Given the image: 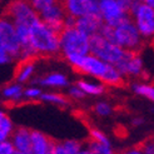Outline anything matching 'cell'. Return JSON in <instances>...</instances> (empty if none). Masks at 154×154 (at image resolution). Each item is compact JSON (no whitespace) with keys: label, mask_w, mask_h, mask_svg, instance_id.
Returning a JSON list of instances; mask_svg holds the SVG:
<instances>
[{"label":"cell","mask_w":154,"mask_h":154,"mask_svg":"<svg viewBox=\"0 0 154 154\" xmlns=\"http://www.w3.org/2000/svg\"><path fill=\"white\" fill-rule=\"evenodd\" d=\"M32 130L25 127H18L13 130L10 135V142L13 143L15 150L23 154H32Z\"/></svg>","instance_id":"cell-14"},{"label":"cell","mask_w":154,"mask_h":154,"mask_svg":"<svg viewBox=\"0 0 154 154\" xmlns=\"http://www.w3.org/2000/svg\"><path fill=\"white\" fill-rule=\"evenodd\" d=\"M39 100L45 102V103H50V104H55L59 106L69 105V98H66L65 95H61L59 93H53V91H43Z\"/></svg>","instance_id":"cell-20"},{"label":"cell","mask_w":154,"mask_h":154,"mask_svg":"<svg viewBox=\"0 0 154 154\" xmlns=\"http://www.w3.org/2000/svg\"><path fill=\"white\" fill-rule=\"evenodd\" d=\"M89 139L91 140H95V142H99V143H103V144H110L108 137L97 128H90L89 129Z\"/></svg>","instance_id":"cell-28"},{"label":"cell","mask_w":154,"mask_h":154,"mask_svg":"<svg viewBox=\"0 0 154 154\" xmlns=\"http://www.w3.org/2000/svg\"><path fill=\"white\" fill-rule=\"evenodd\" d=\"M30 44L38 57H57L60 54L59 34L49 29L44 23L36 19L30 24Z\"/></svg>","instance_id":"cell-1"},{"label":"cell","mask_w":154,"mask_h":154,"mask_svg":"<svg viewBox=\"0 0 154 154\" xmlns=\"http://www.w3.org/2000/svg\"><path fill=\"white\" fill-rule=\"evenodd\" d=\"M11 61H14V59L11 58V55L2 47V45H0V65L10 64Z\"/></svg>","instance_id":"cell-31"},{"label":"cell","mask_w":154,"mask_h":154,"mask_svg":"<svg viewBox=\"0 0 154 154\" xmlns=\"http://www.w3.org/2000/svg\"><path fill=\"white\" fill-rule=\"evenodd\" d=\"M15 152V148L10 139L0 142V154H13Z\"/></svg>","instance_id":"cell-30"},{"label":"cell","mask_w":154,"mask_h":154,"mask_svg":"<svg viewBox=\"0 0 154 154\" xmlns=\"http://www.w3.org/2000/svg\"><path fill=\"white\" fill-rule=\"evenodd\" d=\"M15 129L11 119L8 117V114L3 118L2 123H0V142H4L10 139V135L13 133V130Z\"/></svg>","instance_id":"cell-23"},{"label":"cell","mask_w":154,"mask_h":154,"mask_svg":"<svg viewBox=\"0 0 154 154\" xmlns=\"http://www.w3.org/2000/svg\"><path fill=\"white\" fill-rule=\"evenodd\" d=\"M94 113L100 115V117H108V115H110L113 113V108L106 102H98L94 105Z\"/></svg>","instance_id":"cell-27"},{"label":"cell","mask_w":154,"mask_h":154,"mask_svg":"<svg viewBox=\"0 0 154 154\" xmlns=\"http://www.w3.org/2000/svg\"><path fill=\"white\" fill-rule=\"evenodd\" d=\"M135 2H137V0H117V3L122 8V10L128 13V14L130 13V10H132V8H133V5H134Z\"/></svg>","instance_id":"cell-32"},{"label":"cell","mask_w":154,"mask_h":154,"mask_svg":"<svg viewBox=\"0 0 154 154\" xmlns=\"http://www.w3.org/2000/svg\"><path fill=\"white\" fill-rule=\"evenodd\" d=\"M59 47L60 54L64 58L72 54L85 55L90 53L89 49V36L83 34L75 26L64 28L59 34Z\"/></svg>","instance_id":"cell-2"},{"label":"cell","mask_w":154,"mask_h":154,"mask_svg":"<svg viewBox=\"0 0 154 154\" xmlns=\"http://www.w3.org/2000/svg\"><path fill=\"white\" fill-rule=\"evenodd\" d=\"M13 154H23V153H20V152H18V150H15Z\"/></svg>","instance_id":"cell-39"},{"label":"cell","mask_w":154,"mask_h":154,"mask_svg":"<svg viewBox=\"0 0 154 154\" xmlns=\"http://www.w3.org/2000/svg\"><path fill=\"white\" fill-rule=\"evenodd\" d=\"M28 2L38 14H40L42 11L47 10L48 8H50L54 4H57L58 2H60V0H28Z\"/></svg>","instance_id":"cell-24"},{"label":"cell","mask_w":154,"mask_h":154,"mask_svg":"<svg viewBox=\"0 0 154 154\" xmlns=\"http://www.w3.org/2000/svg\"><path fill=\"white\" fill-rule=\"evenodd\" d=\"M65 10L61 2H58L57 4L51 5L47 10H44L39 14L40 20L47 25L53 32L58 34L61 33V30L64 29V19H65Z\"/></svg>","instance_id":"cell-11"},{"label":"cell","mask_w":154,"mask_h":154,"mask_svg":"<svg viewBox=\"0 0 154 154\" xmlns=\"http://www.w3.org/2000/svg\"><path fill=\"white\" fill-rule=\"evenodd\" d=\"M137 2H139V3H144V0H137Z\"/></svg>","instance_id":"cell-40"},{"label":"cell","mask_w":154,"mask_h":154,"mask_svg":"<svg viewBox=\"0 0 154 154\" xmlns=\"http://www.w3.org/2000/svg\"><path fill=\"white\" fill-rule=\"evenodd\" d=\"M32 154H50L55 140L39 130H32Z\"/></svg>","instance_id":"cell-15"},{"label":"cell","mask_w":154,"mask_h":154,"mask_svg":"<svg viewBox=\"0 0 154 154\" xmlns=\"http://www.w3.org/2000/svg\"><path fill=\"white\" fill-rule=\"evenodd\" d=\"M143 38L132 19L114 28V44L124 50L139 53L143 47Z\"/></svg>","instance_id":"cell-5"},{"label":"cell","mask_w":154,"mask_h":154,"mask_svg":"<svg viewBox=\"0 0 154 154\" xmlns=\"http://www.w3.org/2000/svg\"><path fill=\"white\" fill-rule=\"evenodd\" d=\"M61 145H63V149H64L65 154H79L80 150L83 149L82 143L78 140H74V139L61 142Z\"/></svg>","instance_id":"cell-25"},{"label":"cell","mask_w":154,"mask_h":154,"mask_svg":"<svg viewBox=\"0 0 154 154\" xmlns=\"http://www.w3.org/2000/svg\"><path fill=\"white\" fill-rule=\"evenodd\" d=\"M75 84L85 93V95H102L106 90L103 83H94L85 79H79Z\"/></svg>","instance_id":"cell-19"},{"label":"cell","mask_w":154,"mask_h":154,"mask_svg":"<svg viewBox=\"0 0 154 154\" xmlns=\"http://www.w3.org/2000/svg\"><path fill=\"white\" fill-rule=\"evenodd\" d=\"M144 4H147L149 6H152L154 9V0H144Z\"/></svg>","instance_id":"cell-36"},{"label":"cell","mask_w":154,"mask_h":154,"mask_svg":"<svg viewBox=\"0 0 154 154\" xmlns=\"http://www.w3.org/2000/svg\"><path fill=\"white\" fill-rule=\"evenodd\" d=\"M132 89L135 94L154 102V85L145 84V83H134L132 85Z\"/></svg>","instance_id":"cell-22"},{"label":"cell","mask_w":154,"mask_h":154,"mask_svg":"<svg viewBox=\"0 0 154 154\" xmlns=\"http://www.w3.org/2000/svg\"><path fill=\"white\" fill-rule=\"evenodd\" d=\"M103 24H104L103 19L98 11V13H91V14L83 15L80 18H76L75 28L80 30L83 34L91 36V35L99 33V29L102 28Z\"/></svg>","instance_id":"cell-13"},{"label":"cell","mask_w":154,"mask_h":154,"mask_svg":"<svg viewBox=\"0 0 154 154\" xmlns=\"http://www.w3.org/2000/svg\"><path fill=\"white\" fill-rule=\"evenodd\" d=\"M4 15L13 20L14 24H26L30 25L36 19H39L38 14L28 0H13L5 8Z\"/></svg>","instance_id":"cell-8"},{"label":"cell","mask_w":154,"mask_h":154,"mask_svg":"<svg viewBox=\"0 0 154 154\" xmlns=\"http://www.w3.org/2000/svg\"><path fill=\"white\" fill-rule=\"evenodd\" d=\"M115 68L120 72V74L124 76H133V78H138V76H143V59L140 58L139 53L137 51H129L125 50L123 58L114 65Z\"/></svg>","instance_id":"cell-10"},{"label":"cell","mask_w":154,"mask_h":154,"mask_svg":"<svg viewBox=\"0 0 154 154\" xmlns=\"http://www.w3.org/2000/svg\"><path fill=\"white\" fill-rule=\"evenodd\" d=\"M129 14L143 39H153L154 38V9L153 8L144 3L135 2Z\"/></svg>","instance_id":"cell-6"},{"label":"cell","mask_w":154,"mask_h":154,"mask_svg":"<svg viewBox=\"0 0 154 154\" xmlns=\"http://www.w3.org/2000/svg\"><path fill=\"white\" fill-rule=\"evenodd\" d=\"M68 95H69V98L74 99V100H80V99H84L87 97L85 93H84V91L76 85V84H74V85H72L70 88H69Z\"/></svg>","instance_id":"cell-29"},{"label":"cell","mask_w":154,"mask_h":154,"mask_svg":"<svg viewBox=\"0 0 154 154\" xmlns=\"http://www.w3.org/2000/svg\"><path fill=\"white\" fill-rule=\"evenodd\" d=\"M79 154H89V152H88L85 148H84V149H82V150H80V153H79Z\"/></svg>","instance_id":"cell-38"},{"label":"cell","mask_w":154,"mask_h":154,"mask_svg":"<svg viewBox=\"0 0 154 154\" xmlns=\"http://www.w3.org/2000/svg\"><path fill=\"white\" fill-rule=\"evenodd\" d=\"M69 64H70L76 72L90 75L93 78L103 80L104 75L106 74L109 65L105 61L100 60L99 58L94 57L93 54H85V55H79V54H72L64 58Z\"/></svg>","instance_id":"cell-3"},{"label":"cell","mask_w":154,"mask_h":154,"mask_svg":"<svg viewBox=\"0 0 154 154\" xmlns=\"http://www.w3.org/2000/svg\"><path fill=\"white\" fill-rule=\"evenodd\" d=\"M0 45L10 54L14 60H19L21 45L13 20L5 15L0 17Z\"/></svg>","instance_id":"cell-7"},{"label":"cell","mask_w":154,"mask_h":154,"mask_svg":"<svg viewBox=\"0 0 154 154\" xmlns=\"http://www.w3.org/2000/svg\"><path fill=\"white\" fill-rule=\"evenodd\" d=\"M69 80L65 74L61 73H49L40 78H33L32 85H42L48 88H65L68 87Z\"/></svg>","instance_id":"cell-16"},{"label":"cell","mask_w":154,"mask_h":154,"mask_svg":"<svg viewBox=\"0 0 154 154\" xmlns=\"http://www.w3.org/2000/svg\"><path fill=\"white\" fill-rule=\"evenodd\" d=\"M97 2H99V0H97Z\"/></svg>","instance_id":"cell-41"},{"label":"cell","mask_w":154,"mask_h":154,"mask_svg":"<svg viewBox=\"0 0 154 154\" xmlns=\"http://www.w3.org/2000/svg\"><path fill=\"white\" fill-rule=\"evenodd\" d=\"M115 154H144L140 145H135V147H130V148H127V149H123V150H119Z\"/></svg>","instance_id":"cell-33"},{"label":"cell","mask_w":154,"mask_h":154,"mask_svg":"<svg viewBox=\"0 0 154 154\" xmlns=\"http://www.w3.org/2000/svg\"><path fill=\"white\" fill-rule=\"evenodd\" d=\"M144 123V119L143 118H140V117H137V118H133V120H132V124L134 125V127H139V125H142Z\"/></svg>","instance_id":"cell-35"},{"label":"cell","mask_w":154,"mask_h":154,"mask_svg":"<svg viewBox=\"0 0 154 154\" xmlns=\"http://www.w3.org/2000/svg\"><path fill=\"white\" fill-rule=\"evenodd\" d=\"M50 154H65L64 153V149H63V145H61V142H57L55 140Z\"/></svg>","instance_id":"cell-34"},{"label":"cell","mask_w":154,"mask_h":154,"mask_svg":"<svg viewBox=\"0 0 154 154\" xmlns=\"http://www.w3.org/2000/svg\"><path fill=\"white\" fill-rule=\"evenodd\" d=\"M89 49L90 54H93L94 57L112 65L117 64L125 53L124 49L118 47L117 44L106 40L99 33L89 36Z\"/></svg>","instance_id":"cell-4"},{"label":"cell","mask_w":154,"mask_h":154,"mask_svg":"<svg viewBox=\"0 0 154 154\" xmlns=\"http://www.w3.org/2000/svg\"><path fill=\"white\" fill-rule=\"evenodd\" d=\"M5 115H6V113L3 109H0V123H2V120H3V118L5 117Z\"/></svg>","instance_id":"cell-37"},{"label":"cell","mask_w":154,"mask_h":154,"mask_svg":"<svg viewBox=\"0 0 154 154\" xmlns=\"http://www.w3.org/2000/svg\"><path fill=\"white\" fill-rule=\"evenodd\" d=\"M85 149L89 152V154H115V152L112 149L110 144H103L91 139L87 142Z\"/></svg>","instance_id":"cell-21"},{"label":"cell","mask_w":154,"mask_h":154,"mask_svg":"<svg viewBox=\"0 0 154 154\" xmlns=\"http://www.w3.org/2000/svg\"><path fill=\"white\" fill-rule=\"evenodd\" d=\"M34 73H35V64L33 60L20 61L17 75H15L17 83H19V84L28 83L29 80H32V78L34 76Z\"/></svg>","instance_id":"cell-18"},{"label":"cell","mask_w":154,"mask_h":154,"mask_svg":"<svg viewBox=\"0 0 154 154\" xmlns=\"http://www.w3.org/2000/svg\"><path fill=\"white\" fill-rule=\"evenodd\" d=\"M23 90L24 88L19 83H11L5 87L0 88V103H18L24 100L23 97Z\"/></svg>","instance_id":"cell-17"},{"label":"cell","mask_w":154,"mask_h":154,"mask_svg":"<svg viewBox=\"0 0 154 154\" xmlns=\"http://www.w3.org/2000/svg\"><path fill=\"white\" fill-rule=\"evenodd\" d=\"M65 14L74 18H80L83 15L98 13L97 0H60Z\"/></svg>","instance_id":"cell-12"},{"label":"cell","mask_w":154,"mask_h":154,"mask_svg":"<svg viewBox=\"0 0 154 154\" xmlns=\"http://www.w3.org/2000/svg\"><path fill=\"white\" fill-rule=\"evenodd\" d=\"M98 11L102 17L104 24H108L113 28L118 26L130 18V15L122 10V8L117 3V0H99L98 2Z\"/></svg>","instance_id":"cell-9"},{"label":"cell","mask_w":154,"mask_h":154,"mask_svg":"<svg viewBox=\"0 0 154 154\" xmlns=\"http://www.w3.org/2000/svg\"><path fill=\"white\" fill-rule=\"evenodd\" d=\"M42 89L36 85H32L29 88H25L23 90V97L26 100H36V99H39L40 95H42Z\"/></svg>","instance_id":"cell-26"}]
</instances>
